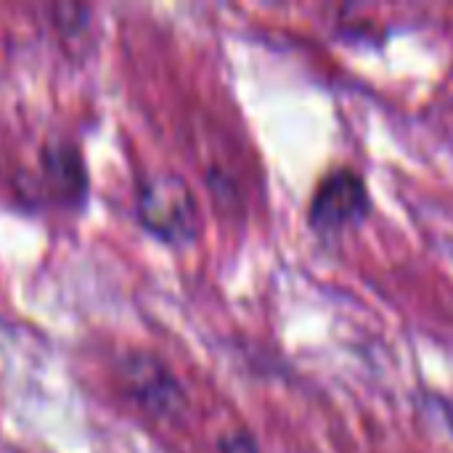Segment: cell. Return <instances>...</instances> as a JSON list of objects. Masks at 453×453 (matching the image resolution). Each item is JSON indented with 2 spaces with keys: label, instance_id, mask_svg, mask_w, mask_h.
Listing matches in <instances>:
<instances>
[{
  "label": "cell",
  "instance_id": "obj_5",
  "mask_svg": "<svg viewBox=\"0 0 453 453\" xmlns=\"http://www.w3.org/2000/svg\"><path fill=\"white\" fill-rule=\"evenodd\" d=\"M220 453H257L247 433H231L220 441Z\"/></svg>",
  "mask_w": 453,
  "mask_h": 453
},
{
  "label": "cell",
  "instance_id": "obj_3",
  "mask_svg": "<svg viewBox=\"0 0 453 453\" xmlns=\"http://www.w3.org/2000/svg\"><path fill=\"white\" fill-rule=\"evenodd\" d=\"M125 385L141 406H146L151 414H173L180 403V385L173 377V372L154 356L138 353L125 361Z\"/></svg>",
  "mask_w": 453,
  "mask_h": 453
},
{
  "label": "cell",
  "instance_id": "obj_4",
  "mask_svg": "<svg viewBox=\"0 0 453 453\" xmlns=\"http://www.w3.org/2000/svg\"><path fill=\"white\" fill-rule=\"evenodd\" d=\"M42 167L45 178L53 188V194L66 204H80L85 194V167L74 146L69 143H50L42 151Z\"/></svg>",
  "mask_w": 453,
  "mask_h": 453
},
{
  "label": "cell",
  "instance_id": "obj_2",
  "mask_svg": "<svg viewBox=\"0 0 453 453\" xmlns=\"http://www.w3.org/2000/svg\"><path fill=\"white\" fill-rule=\"evenodd\" d=\"M372 210L366 183L358 173L340 167L324 175L308 207L311 226L321 234H340L358 226Z\"/></svg>",
  "mask_w": 453,
  "mask_h": 453
},
{
  "label": "cell",
  "instance_id": "obj_1",
  "mask_svg": "<svg viewBox=\"0 0 453 453\" xmlns=\"http://www.w3.org/2000/svg\"><path fill=\"white\" fill-rule=\"evenodd\" d=\"M135 210L141 226L167 244H188L202 226L196 196L175 173L149 175L138 188Z\"/></svg>",
  "mask_w": 453,
  "mask_h": 453
}]
</instances>
